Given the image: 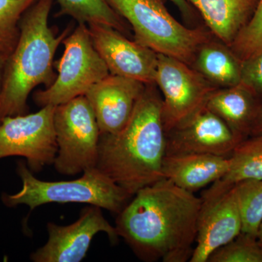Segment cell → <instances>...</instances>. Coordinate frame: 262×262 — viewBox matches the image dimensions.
<instances>
[{"label":"cell","instance_id":"1","mask_svg":"<svg viewBox=\"0 0 262 262\" xmlns=\"http://www.w3.org/2000/svg\"><path fill=\"white\" fill-rule=\"evenodd\" d=\"M201 198L162 179L143 188L115 221L119 237L145 262L190 261Z\"/></svg>","mask_w":262,"mask_h":262},{"label":"cell","instance_id":"2","mask_svg":"<svg viewBox=\"0 0 262 262\" xmlns=\"http://www.w3.org/2000/svg\"><path fill=\"white\" fill-rule=\"evenodd\" d=\"M162 112L159 89L146 84L125 126L100 135L96 168L130 196L163 179L166 132Z\"/></svg>","mask_w":262,"mask_h":262},{"label":"cell","instance_id":"3","mask_svg":"<svg viewBox=\"0 0 262 262\" xmlns=\"http://www.w3.org/2000/svg\"><path fill=\"white\" fill-rule=\"evenodd\" d=\"M54 0H37L20 18V35L5 63L0 89V122L7 117L28 113V98L40 84L46 88L56 78L53 70L57 50L72 32L68 26L56 35L49 26Z\"/></svg>","mask_w":262,"mask_h":262},{"label":"cell","instance_id":"4","mask_svg":"<svg viewBox=\"0 0 262 262\" xmlns=\"http://www.w3.org/2000/svg\"><path fill=\"white\" fill-rule=\"evenodd\" d=\"M16 171L21 179V189L15 194L2 196L3 203L9 208L26 205L32 211L48 203H84L118 214L132 198L97 168L86 170L75 180L61 182L39 180L24 161L18 162Z\"/></svg>","mask_w":262,"mask_h":262},{"label":"cell","instance_id":"5","mask_svg":"<svg viewBox=\"0 0 262 262\" xmlns=\"http://www.w3.org/2000/svg\"><path fill=\"white\" fill-rule=\"evenodd\" d=\"M134 32V39L158 54L192 66L198 50L213 37L202 28H189L169 13L163 0H106Z\"/></svg>","mask_w":262,"mask_h":262},{"label":"cell","instance_id":"6","mask_svg":"<svg viewBox=\"0 0 262 262\" xmlns=\"http://www.w3.org/2000/svg\"><path fill=\"white\" fill-rule=\"evenodd\" d=\"M62 44L64 51L54 63L58 72L56 80L33 95L34 103L40 107L56 106L82 96L110 75L93 44L87 24H78Z\"/></svg>","mask_w":262,"mask_h":262},{"label":"cell","instance_id":"7","mask_svg":"<svg viewBox=\"0 0 262 262\" xmlns=\"http://www.w3.org/2000/svg\"><path fill=\"white\" fill-rule=\"evenodd\" d=\"M53 123L58 147L53 163L56 171L75 176L96 168L101 133L86 96L56 106Z\"/></svg>","mask_w":262,"mask_h":262},{"label":"cell","instance_id":"8","mask_svg":"<svg viewBox=\"0 0 262 262\" xmlns=\"http://www.w3.org/2000/svg\"><path fill=\"white\" fill-rule=\"evenodd\" d=\"M155 84L163 98L162 115L166 133L201 111L218 89L191 66L163 54H158Z\"/></svg>","mask_w":262,"mask_h":262},{"label":"cell","instance_id":"9","mask_svg":"<svg viewBox=\"0 0 262 262\" xmlns=\"http://www.w3.org/2000/svg\"><path fill=\"white\" fill-rule=\"evenodd\" d=\"M56 106L37 113L7 117L0 122V160L20 156L33 173H39L56 159L57 143L53 116Z\"/></svg>","mask_w":262,"mask_h":262},{"label":"cell","instance_id":"10","mask_svg":"<svg viewBox=\"0 0 262 262\" xmlns=\"http://www.w3.org/2000/svg\"><path fill=\"white\" fill-rule=\"evenodd\" d=\"M201 198L196 245L190 262H208L215 250L229 244L242 232L234 184L228 185L216 181Z\"/></svg>","mask_w":262,"mask_h":262},{"label":"cell","instance_id":"11","mask_svg":"<svg viewBox=\"0 0 262 262\" xmlns=\"http://www.w3.org/2000/svg\"><path fill=\"white\" fill-rule=\"evenodd\" d=\"M48 242L31 255L34 262H80L87 255L94 236L107 234L110 242L116 244V228L103 216L101 208L89 205L81 210L78 220L70 225L53 222L47 225Z\"/></svg>","mask_w":262,"mask_h":262},{"label":"cell","instance_id":"12","mask_svg":"<svg viewBox=\"0 0 262 262\" xmlns=\"http://www.w3.org/2000/svg\"><path fill=\"white\" fill-rule=\"evenodd\" d=\"M88 27L93 44L111 75L155 84L158 53L110 26L89 24Z\"/></svg>","mask_w":262,"mask_h":262},{"label":"cell","instance_id":"13","mask_svg":"<svg viewBox=\"0 0 262 262\" xmlns=\"http://www.w3.org/2000/svg\"><path fill=\"white\" fill-rule=\"evenodd\" d=\"M241 141L206 106L182 125L166 133L165 155L229 157Z\"/></svg>","mask_w":262,"mask_h":262},{"label":"cell","instance_id":"14","mask_svg":"<svg viewBox=\"0 0 262 262\" xmlns=\"http://www.w3.org/2000/svg\"><path fill=\"white\" fill-rule=\"evenodd\" d=\"M146 84L110 74L84 94L94 110L101 134H115L130 120Z\"/></svg>","mask_w":262,"mask_h":262},{"label":"cell","instance_id":"15","mask_svg":"<svg viewBox=\"0 0 262 262\" xmlns=\"http://www.w3.org/2000/svg\"><path fill=\"white\" fill-rule=\"evenodd\" d=\"M229 157L211 155H165L163 177L194 193L223 178L230 168Z\"/></svg>","mask_w":262,"mask_h":262},{"label":"cell","instance_id":"16","mask_svg":"<svg viewBox=\"0 0 262 262\" xmlns=\"http://www.w3.org/2000/svg\"><path fill=\"white\" fill-rule=\"evenodd\" d=\"M261 103L251 90L239 83L215 90L206 107L222 119L242 141L251 136Z\"/></svg>","mask_w":262,"mask_h":262},{"label":"cell","instance_id":"17","mask_svg":"<svg viewBox=\"0 0 262 262\" xmlns=\"http://www.w3.org/2000/svg\"><path fill=\"white\" fill-rule=\"evenodd\" d=\"M201 13L212 35L230 46L249 21L258 0H187Z\"/></svg>","mask_w":262,"mask_h":262},{"label":"cell","instance_id":"18","mask_svg":"<svg viewBox=\"0 0 262 262\" xmlns=\"http://www.w3.org/2000/svg\"><path fill=\"white\" fill-rule=\"evenodd\" d=\"M213 37L199 48L191 67L218 89L238 84L243 61L228 46Z\"/></svg>","mask_w":262,"mask_h":262},{"label":"cell","instance_id":"19","mask_svg":"<svg viewBox=\"0 0 262 262\" xmlns=\"http://www.w3.org/2000/svg\"><path fill=\"white\" fill-rule=\"evenodd\" d=\"M60 10L56 17L68 15L77 24H101L110 26L127 36L130 26L115 13L106 0H57Z\"/></svg>","mask_w":262,"mask_h":262},{"label":"cell","instance_id":"20","mask_svg":"<svg viewBox=\"0 0 262 262\" xmlns=\"http://www.w3.org/2000/svg\"><path fill=\"white\" fill-rule=\"evenodd\" d=\"M229 158L230 168L221 182L232 185L248 179L262 180V134L241 141Z\"/></svg>","mask_w":262,"mask_h":262},{"label":"cell","instance_id":"21","mask_svg":"<svg viewBox=\"0 0 262 262\" xmlns=\"http://www.w3.org/2000/svg\"><path fill=\"white\" fill-rule=\"evenodd\" d=\"M242 220V232L256 237L262 222V180L248 179L234 184Z\"/></svg>","mask_w":262,"mask_h":262},{"label":"cell","instance_id":"22","mask_svg":"<svg viewBox=\"0 0 262 262\" xmlns=\"http://www.w3.org/2000/svg\"><path fill=\"white\" fill-rule=\"evenodd\" d=\"M37 0H0V57L6 63L20 35V18Z\"/></svg>","mask_w":262,"mask_h":262},{"label":"cell","instance_id":"23","mask_svg":"<svg viewBox=\"0 0 262 262\" xmlns=\"http://www.w3.org/2000/svg\"><path fill=\"white\" fill-rule=\"evenodd\" d=\"M208 262H262V247L256 237L241 232L233 241L215 250Z\"/></svg>","mask_w":262,"mask_h":262},{"label":"cell","instance_id":"24","mask_svg":"<svg viewBox=\"0 0 262 262\" xmlns=\"http://www.w3.org/2000/svg\"><path fill=\"white\" fill-rule=\"evenodd\" d=\"M229 47L242 61L262 51V0H258L249 21Z\"/></svg>","mask_w":262,"mask_h":262},{"label":"cell","instance_id":"25","mask_svg":"<svg viewBox=\"0 0 262 262\" xmlns=\"http://www.w3.org/2000/svg\"><path fill=\"white\" fill-rule=\"evenodd\" d=\"M239 83L251 90L262 101V51L243 61Z\"/></svg>","mask_w":262,"mask_h":262},{"label":"cell","instance_id":"26","mask_svg":"<svg viewBox=\"0 0 262 262\" xmlns=\"http://www.w3.org/2000/svg\"><path fill=\"white\" fill-rule=\"evenodd\" d=\"M170 1L178 8L179 11L182 13L184 18L189 20L193 18L192 5L189 4L187 0H170Z\"/></svg>","mask_w":262,"mask_h":262},{"label":"cell","instance_id":"27","mask_svg":"<svg viewBox=\"0 0 262 262\" xmlns=\"http://www.w3.org/2000/svg\"><path fill=\"white\" fill-rule=\"evenodd\" d=\"M259 134H262V103L261 106H260L259 110H258L257 117H256V120H255L254 124H253L251 136L257 135Z\"/></svg>","mask_w":262,"mask_h":262},{"label":"cell","instance_id":"28","mask_svg":"<svg viewBox=\"0 0 262 262\" xmlns=\"http://www.w3.org/2000/svg\"><path fill=\"white\" fill-rule=\"evenodd\" d=\"M5 61L0 57V89L2 87V82H3V72H4V68Z\"/></svg>","mask_w":262,"mask_h":262},{"label":"cell","instance_id":"29","mask_svg":"<svg viewBox=\"0 0 262 262\" xmlns=\"http://www.w3.org/2000/svg\"><path fill=\"white\" fill-rule=\"evenodd\" d=\"M256 239H257L258 244H259L260 246L262 247V222L261 225H260L259 228H258Z\"/></svg>","mask_w":262,"mask_h":262}]
</instances>
